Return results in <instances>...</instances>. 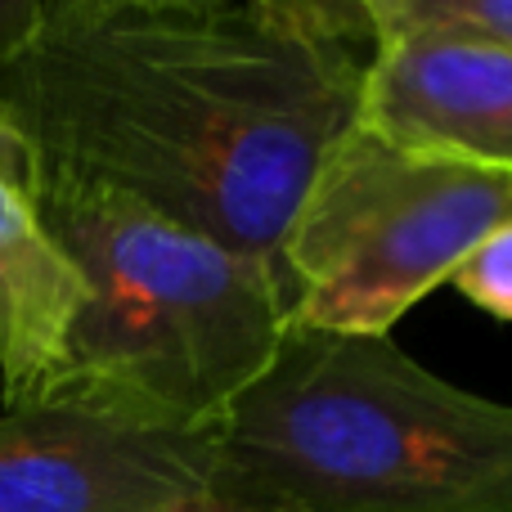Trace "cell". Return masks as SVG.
I'll return each mask as SVG.
<instances>
[{
    "label": "cell",
    "instance_id": "obj_9",
    "mask_svg": "<svg viewBox=\"0 0 512 512\" xmlns=\"http://www.w3.org/2000/svg\"><path fill=\"white\" fill-rule=\"evenodd\" d=\"M450 283L477 310L512 324V221H504L499 230H490L486 239L468 252V261L454 270Z\"/></svg>",
    "mask_w": 512,
    "mask_h": 512
},
{
    "label": "cell",
    "instance_id": "obj_8",
    "mask_svg": "<svg viewBox=\"0 0 512 512\" xmlns=\"http://www.w3.org/2000/svg\"><path fill=\"white\" fill-rule=\"evenodd\" d=\"M369 41L400 32H445L512 50V0H351Z\"/></svg>",
    "mask_w": 512,
    "mask_h": 512
},
{
    "label": "cell",
    "instance_id": "obj_3",
    "mask_svg": "<svg viewBox=\"0 0 512 512\" xmlns=\"http://www.w3.org/2000/svg\"><path fill=\"white\" fill-rule=\"evenodd\" d=\"M212 441L216 481L283 512H512V405L391 337L288 328Z\"/></svg>",
    "mask_w": 512,
    "mask_h": 512
},
{
    "label": "cell",
    "instance_id": "obj_11",
    "mask_svg": "<svg viewBox=\"0 0 512 512\" xmlns=\"http://www.w3.org/2000/svg\"><path fill=\"white\" fill-rule=\"evenodd\" d=\"M230 0H45L41 23H86L104 14H135V9H221Z\"/></svg>",
    "mask_w": 512,
    "mask_h": 512
},
{
    "label": "cell",
    "instance_id": "obj_12",
    "mask_svg": "<svg viewBox=\"0 0 512 512\" xmlns=\"http://www.w3.org/2000/svg\"><path fill=\"white\" fill-rule=\"evenodd\" d=\"M45 0H0V59L18 50L41 23Z\"/></svg>",
    "mask_w": 512,
    "mask_h": 512
},
{
    "label": "cell",
    "instance_id": "obj_4",
    "mask_svg": "<svg viewBox=\"0 0 512 512\" xmlns=\"http://www.w3.org/2000/svg\"><path fill=\"white\" fill-rule=\"evenodd\" d=\"M504 221L508 176L400 149L351 122L283 234L292 328L387 337Z\"/></svg>",
    "mask_w": 512,
    "mask_h": 512
},
{
    "label": "cell",
    "instance_id": "obj_14",
    "mask_svg": "<svg viewBox=\"0 0 512 512\" xmlns=\"http://www.w3.org/2000/svg\"><path fill=\"white\" fill-rule=\"evenodd\" d=\"M355 18H360V14H355Z\"/></svg>",
    "mask_w": 512,
    "mask_h": 512
},
{
    "label": "cell",
    "instance_id": "obj_5",
    "mask_svg": "<svg viewBox=\"0 0 512 512\" xmlns=\"http://www.w3.org/2000/svg\"><path fill=\"white\" fill-rule=\"evenodd\" d=\"M212 432L86 405L0 414V512H158L216 486Z\"/></svg>",
    "mask_w": 512,
    "mask_h": 512
},
{
    "label": "cell",
    "instance_id": "obj_10",
    "mask_svg": "<svg viewBox=\"0 0 512 512\" xmlns=\"http://www.w3.org/2000/svg\"><path fill=\"white\" fill-rule=\"evenodd\" d=\"M248 9H256L261 18L288 27L297 36H315V41H337L351 50H373L364 23L355 18L351 0H243Z\"/></svg>",
    "mask_w": 512,
    "mask_h": 512
},
{
    "label": "cell",
    "instance_id": "obj_13",
    "mask_svg": "<svg viewBox=\"0 0 512 512\" xmlns=\"http://www.w3.org/2000/svg\"><path fill=\"white\" fill-rule=\"evenodd\" d=\"M158 512H283V508H270V504H261V499H248V495H239V490L216 481V486L203 490V495L180 499V504L158 508Z\"/></svg>",
    "mask_w": 512,
    "mask_h": 512
},
{
    "label": "cell",
    "instance_id": "obj_2",
    "mask_svg": "<svg viewBox=\"0 0 512 512\" xmlns=\"http://www.w3.org/2000/svg\"><path fill=\"white\" fill-rule=\"evenodd\" d=\"M27 189L86 279V306L41 405L216 432L292 328L283 265L36 153H27Z\"/></svg>",
    "mask_w": 512,
    "mask_h": 512
},
{
    "label": "cell",
    "instance_id": "obj_1",
    "mask_svg": "<svg viewBox=\"0 0 512 512\" xmlns=\"http://www.w3.org/2000/svg\"><path fill=\"white\" fill-rule=\"evenodd\" d=\"M369 54L243 0L36 23L0 59V126L27 153L265 261L355 122Z\"/></svg>",
    "mask_w": 512,
    "mask_h": 512
},
{
    "label": "cell",
    "instance_id": "obj_7",
    "mask_svg": "<svg viewBox=\"0 0 512 512\" xmlns=\"http://www.w3.org/2000/svg\"><path fill=\"white\" fill-rule=\"evenodd\" d=\"M86 306V279L45 230L27 189V153L0 126V396L32 409L63 369L68 333Z\"/></svg>",
    "mask_w": 512,
    "mask_h": 512
},
{
    "label": "cell",
    "instance_id": "obj_6",
    "mask_svg": "<svg viewBox=\"0 0 512 512\" xmlns=\"http://www.w3.org/2000/svg\"><path fill=\"white\" fill-rule=\"evenodd\" d=\"M355 122L400 149L512 180V50L445 32L382 36Z\"/></svg>",
    "mask_w": 512,
    "mask_h": 512
}]
</instances>
